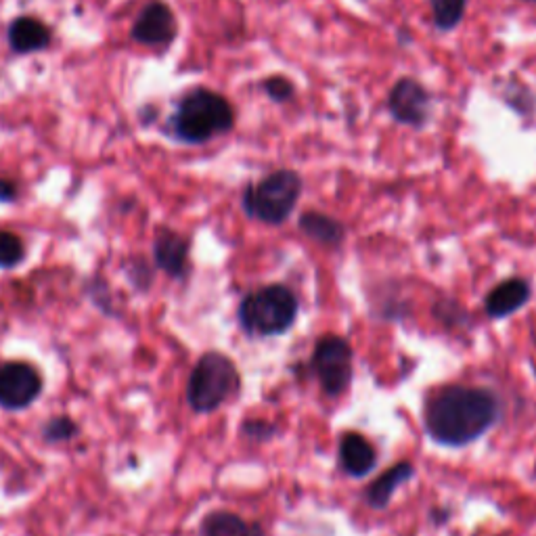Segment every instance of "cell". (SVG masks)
I'll list each match as a JSON object with an SVG mask.
<instances>
[{"label":"cell","mask_w":536,"mask_h":536,"mask_svg":"<svg viewBox=\"0 0 536 536\" xmlns=\"http://www.w3.org/2000/svg\"><path fill=\"white\" fill-rule=\"evenodd\" d=\"M128 275H130V281H132L134 285H137L139 289H147L149 283H151L153 271H151V268H149L145 262L137 260V262L132 264V271H128Z\"/></svg>","instance_id":"cell-21"},{"label":"cell","mask_w":536,"mask_h":536,"mask_svg":"<svg viewBox=\"0 0 536 536\" xmlns=\"http://www.w3.org/2000/svg\"><path fill=\"white\" fill-rule=\"evenodd\" d=\"M340 461L346 474L361 478L375 467V451L361 434H346L340 442Z\"/></svg>","instance_id":"cell-13"},{"label":"cell","mask_w":536,"mask_h":536,"mask_svg":"<svg viewBox=\"0 0 536 536\" xmlns=\"http://www.w3.org/2000/svg\"><path fill=\"white\" fill-rule=\"evenodd\" d=\"M413 474H415V469L407 461H402V463L394 465L392 469H388V472L382 478L375 480L367 488V501H369V505L375 507V509H384L390 503L392 495L396 493V488H400L402 484L409 482L413 478Z\"/></svg>","instance_id":"cell-14"},{"label":"cell","mask_w":536,"mask_h":536,"mask_svg":"<svg viewBox=\"0 0 536 536\" xmlns=\"http://www.w3.org/2000/svg\"><path fill=\"white\" fill-rule=\"evenodd\" d=\"M9 44L19 55L38 53L51 44V30L34 17H17L9 26Z\"/></svg>","instance_id":"cell-11"},{"label":"cell","mask_w":536,"mask_h":536,"mask_svg":"<svg viewBox=\"0 0 536 536\" xmlns=\"http://www.w3.org/2000/svg\"><path fill=\"white\" fill-rule=\"evenodd\" d=\"M26 258V245L15 233L0 231V268L9 271V268L19 266Z\"/></svg>","instance_id":"cell-18"},{"label":"cell","mask_w":536,"mask_h":536,"mask_svg":"<svg viewBox=\"0 0 536 536\" xmlns=\"http://www.w3.org/2000/svg\"><path fill=\"white\" fill-rule=\"evenodd\" d=\"M235 124L231 103L206 88H195L178 103L172 116V132L178 141L189 145L206 143L218 134H227Z\"/></svg>","instance_id":"cell-2"},{"label":"cell","mask_w":536,"mask_h":536,"mask_svg":"<svg viewBox=\"0 0 536 536\" xmlns=\"http://www.w3.org/2000/svg\"><path fill=\"white\" fill-rule=\"evenodd\" d=\"M201 536H252V530L235 513L214 511L201 522Z\"/></svg>","instance_id":"cell-16"},{"label":"cell","mask_w":536,"mask_h":536,"mask_svg":"<svg viewBox=\"0 0 536 536\" xmlns=\"http://www.w3.org/2000/svg\"><path fill=\"white\" fill-rule=\"evenodd\" d=\"M15 197H17V189L13 187V183L0 178V201H3V204H11Z\"/></svg>","instance_id":"cell-23"},{"label":"cell","mask_w":536,"mask_h":536,"mask_svg":"<svg viewBox=\"0 0 536 536\" xmlns=\"http://www.w3.org/2000/svg\"><path fill=\"white\" fill-rule=\"evenodd\" d=\"M298 300L283 285H268L245 296L239 304V323L256 335H279L294 325Z\"/></svg>","instance_id":"cell-5"},{"label":"cell","mask_w":536,"mask_h":536,"mask_svg":"<svg viewBox=\"0 0 536 536\" xmlns=\"http://www.w3.org/2000/svg\"><path fill=\"white\" fill-rule=\"evenodd\" d=\"M497 419V398L478 388L446 386L426 407L428 434L446 446H463L478 440Z\"/></svg>","instance_id":"cell-1"},{"label":"cell","mask_w":536,"mask_h":536,"mask_svg":"<svg viewBox=\"0 0 536 536\" xmlns=\"http://www.w3.org/2000/svg\"><path fill=\"white\" fill-rule=\"evenodd\" d=\"M532 3H536V0H532Z\"/></svg>","instance_id":"cell-24"},{"label":"cell","mask_w":536,"mask_h":536,"mask_svg":"<svg viewBox=\"0 0 536 536\" xmlns=\"http://www.w3.org/2000/svg\"><path fill=\"white\" fill-rule=\"evenodd\" d=\"M153 262L172 279H183L189 271V241L170 229H162L153 241Z\"/></svg>","instance_id":"cell-10"},{"label":"cell","mask_w":536,"mask_h":536,"mask_svg":"<svg viewBox=\"0 0 536 536\" xmlns=\"http://www.w3.org/2000/svg\"><path fill=\"white\" fill-rule=\"evenodd\" d=\"M319 382L329 396L342 394L352 379V350L338 335H325L315 348L312 359Z\"/></svg>","instance_id":"cell-6"},{"label":"cell","mask_w":536,"mask_h":536,"mask_svg":"<svg viewBox=\"0 0 536 536\" xmlns=\"http://www.w3.org/2000/svg\"><path fill=\"white\" fill-rule=\"evenodd\" d=\"M300 193V174L294 170H277L245 189L243 210L266 225H281L294 212Z\"/></svg>","instance_id":"cell-3"},{"label":"cell","mask_w":536,"mask_h":536,"mask_svg":"<svg viewBox=\"0 0 536 536\" xmlns=\"http://www.w3.org/2000/svg\"><path fill=\"white\" fill-rule=\"evenodd\" d=\"M239 390V373L229 356L208 352L197 361L187 384V400L193 411L212 413Z\"/></svg>","instance_id":"cell-4"},{"label":"cell","mask_w":536,"mask_h":536,"mask_svg":"<svg viewBox=\"0 0 536 536\" xmlns=\"http://www.w3.org/2000/svg\"><path fill=\"white\" fill-rule=\"evenodd\" d=\"M262 88H264V93L268 95V99L275 101V103H285V101L292 99L296 93L292 80H287L285 76L266 78L262 82Z\"/></svg>","instance_id":"cell-20"},{"label":"cell","mask_w":536,"mask_h":536,"mask_svg":"<svg viewBox=\"0 0 536 536\" xmlns=\"http://www.w3.org/2000/svg\"><path fill=\"white\" fill-rule=\"evenodd\" d=\"M78 432H80V428H78V423L72 417L59 415V417H53V419H49L47 423H44L42 438H44V442L57 444V442L72 440L74 436H78Z\"/></svg>","instance_id":"cell-19"},{"label":"cell","mask_w":536,"mask_h":536,"mask_svg":"<svg viewBox=\"0 0 536 536\" xmlns=\"http://www.w3.org/2000/svg\"><path fill=\"white\" fill-rule=\"evenodd\" d=\"M42 392V377L38 369L21 361L0 363V407L21 411L38 400Z\"/></svg>","instance_id":"cell-7"},{"label":"cell","mask_w":536,"mask_h":536,"mask_svg":"<svg viewBox=\"0 0 536 536\" xmlns=\"http://www.w3.org/2000/svg\"><path fill=\"white\" fill-rule=\"evenodd\" d=\"M243 432L248 434L250 438L264 440V438H268L275 432V428L266 426V423H260V421H248V423H243Z\"/></svg>","instance_id":"cell-22"},{"label":"cell","mask_w":536,"mask_h":536,"mask_svg":"<svg viewBox=\"0 0 536 536\" xmlns=\"http://www.w3.org/2000/svg\"><path fill=\"white\" fill-rule=\"evenodd\" d=\"M434 11V24L440 32H449L461 24L467 0H430Z\"/></svg>","instance_id":"cell-17"},{"label":"cell","mask_w":536,"mask_h":536,"mask_svg":"<svg viewBox=\"0 0 536 536\" xmlns=\"http://www.w3.org/2000/svg\"><path fill=\"white\" fill-rule=\"evenodd\" d=\"M300 229L323 245H338L344 239V227L338 220L319 212H306L300 218Z\"/></svg>","instance_id":"cell-15"},{"label":"cell","mask_w":536,"mask_h":536,"mask_svg":"<svg viewBox=\"0 0 536 536\" xmlns=\"http://www.w3.org/2000/svg\"><path fill=\"white\" fill-rule=\"evenodd\" d=\"M530 300V285L524 279H509L497 285L486 298L488 317L503 319L509 317Z\"/></svg>","instance_id":"cell-12"},{"label":"cell","mask_w":536,"mask_h":536,"mask_svg":"<svg viewBox=\"0 0 536 536\" xmlns=\"http://www.w3.org/2000/svg\"><path fill=\"white\" fill-rule=\"evenodd\" d=\"M388 109L398 124L421 128L430 120L432 95L417 80L402 78L392 86L388 95Z\"/></svg>","instance_id":"cell-8"},{"label":"cell","mask_w":536,"mask_h":536,"mask_svg":"<svg viewBox=\"0 0 536 536\" xmlns=\"http://www.w3.org/2000/svg\"><path fill=\"white\" fill-rule=\"evenodd\" d=\"M176 36V19L164 3H149L132 26V38L147 47L170 44Z\"/></svg>","instance_id":"cell-9"}]
</instances>
